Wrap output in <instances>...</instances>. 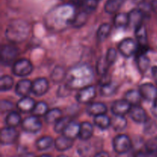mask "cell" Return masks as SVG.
<instances>
[{
    "mask_svg": "<svg viewBox=\"0 0 157 157\" xmlns=\"http://www.w3.org/2000/svg\"><path fill=\"white\" fill-rule=\"evenodd\" d=\"M76 14L75 6L72 3H66L52 9L46 15L44 21L48 29L61 31L72 25Z\"/></svg>",
    "mask_w": 157,
    "mask_h": 157,
    "instance_id": "cell-1",
    "label": "cell"
},
{
    "mask_svg": "<svg viewBox=\"0 0 157 157\" xmlns=\"http://www.w3.org/2000/svg\"><path fill=\"white\" fill-rule=\"evenodd\" d=\"M67 84L71 90H81L90 86L94 78L93 70L87 64L75 66L67 73Z\"/></svg>",
    "mask_w": 157,
    "mask_h": 157,
    "instance_id": "cell-2",
    "label": "cell"
},
{
    "mask_svg": "<svg viewBox=\"0 0 157 157\" xmlns=\"http://www.w3.org/2000/svg\"><path fill=\"white\" fill-rule=\"evenodd\" d=\"M29 23L22 19H15L8 25L6 29V37L10 42L21 43L25 41L30 34Z\"/></svg>",
    "mask_w": 157,
    "mask_h": 157,
    "instance_id": "cell-3",
    "label": "cell"
},
{
    "mask_svg": "<svg viewBox=\"0 0 157 157\" xmlns=\"http://www.w3.org/2000/svg\"><path fill=\"white\" fill-rule=\"evenodd\" d=\"M131 147V140L127 135H118L113 140V150L119 154H124V153H127L130 150Z\"/></svg>",
    "mask_w": 157,
    "mask_h": 157,
    "instance_id": "cell-4",
    "label": "cell"
},
{
    "mask_svg": "<svg viewBox=\"0 0 157 157\" xmlns=\"http://www.w3.org/2000/svg\"><path fill=\"white\" fill-rule=\"evenodd\" d=\"M33 70L32 64L29 60L19 59L15 61L12 67V72L14 75L18 77H25L30 75Z\"/></svg>",
    "mask_w": 157,
    "mask_h": 157,
    "instance_id": "cell-5",
    "label": "cell"
},
{
    "mask_svg": "<svg viewBox=\"0 0 157 157\" xmlns=\"http://www.w3.org/2000/svg\"><path fill=\"white\" fill-rule=\"evenodd\" d=\"M118 49L124 56L129 58L137 52L138 47L134 40L132 38H125L121 41L118 45Z\"/></svg>",
    "mask_w": 157,
    "mask_h": 157,
    "instance_id": "cell-6",
    "label": "cell"
},
{
    "mask_svg": "<svg viewBox=\"0 0 157 157\" xmlns=\"http://www.w3.org/2000/svg\"><path fill=\"white\" fill-rule=\"evenodd\" d=\"M42 124L37 117L31 116L26 117L21 122V127L23 130L29 133H37L41 129Z\"/></svg>",
    "mask_w": 157,
    "mask_h": 157,
    "instance_id": "cell-7",
    "label": "cell"
},
{
    "mask_svg": "<svg viewBox=\"0 0 157 157\" xmlns=\"http://www.w3.org/2000/svg\"><path fill=\"white\" fill-rule=\"evenodd\" d=\"M18 55L16 48L5 44L1 48V61L3 64H9L15 60Z\"/></svg>",
    "mask_w": 157,
    "mask_h": 157,
    "instance_id": "cell-8",
    "label": "cell"
},
{
    "mask_svg": "<svg viewBox=\"0 0 157 157\" xmlns=\"http://www.w3.org/2000/svg\"><path fill=\"white\" fill-rule=\"evenodd\" d=\"M132 105L128 101L124 100H117L114 101L111 106V111L116 116H124L127 113H130Z\"/></svg>",
    "mask_w": 157,
    "mask_h": 157,
    "instance_id": "cell-9",
    "label": "cell"
},
{
    "mask_svg": "<svg viewBox=\"0 0 157 157\" xmlns=\"http://www.w3.org/2000/svg\"><path fill=\"white\" fill-rule=\"evenodd\" d=\"M18 133L13 127H6L1 130L0 140L2 144H12L17 140Z\"/></svg>",
    "mask_w": 157,
    "mask_h": 157,
    "instance_id": "cell-10",
    "label": "cell"
},
{
    "mask_svg": "<svg viewBox=\"0 0 157 157\" xmlns=\"http://www.w3.org/2000/svg\"><path fill=\"white\" fill-rule=\"evenodd\" d=\"M139 91L142 98L147 101H154L157 98V88L151 83L143 84Z\"/></svg>",
    "mask_w": 157,
    "mask_h": 157,
    "instance_id": "cell-11",
    "label": "cell"
},
{
    "mask_svg": "<svg viewBox=\"0 0 157 157\" xmlns=\"http://www.w3.org/2000/svg\"><path fill=\"white\" fill-rule=\"evenodd\" d=\"M96 90L94 86L90 85L79 90L77 94V101L81 104H88L94 98Z\"/></svg>",
    "mask_w": 157,
    "mask_h": 157,
    "instance_id": "cell-12",
    "label": "cell"
},
{
    "mask_svg": "<svg viewBox=\"0 0 157 157\" xmlns=\"http://www.w3.org/2000/svg\"><path fill=\"white\" fill-rule=\"evenodd\" d=\"M49 88L48 81L45 78H38L32 83V92L36 96H42Z\"/></svg>",
    "mask_w": 157,
    "mask_h": 157,
    "instance_id": "cell-13",
    "label": "cell"
},
{
    "mask_svg": "<svg viewBox=\"0 0 157 157\" xmlns=\"http://www.w3.org/2000/svg\"><path fill=\"white\" fill-rule=\"evenodd\" d=\"M144 12L141 9H134L128 13L129 25L134 29H137L143 24L144 19Z\"/></svg>",
    "mask_w": 157,
    "mask_h": 157,
    "instance_id": "cell-14",
    "label": "cell"
},
{
    "mask_svg": "<svg viewBox=\"0 0 157 157\" xmlns=\"http://www.w3.org/2000/svg\"><path fill=\"white\" fill-rule=\"evenodd\" d=\"M130 116L134 122L141 124L147 121V115L145 110L139 105L132 106L130 110Z\"/></svg>",
    "mask_w": 157,
    "mask_h": 157,
    "instance_id": "cell-15",
    "label": "cell"
},
{
    "mask_svg": "<svg viewBox=\"0 0 157 157\" xmlns=\"http://www.w3.org/2000/svg\"><path fill=\"white\" fill-rule=\"evenodd\" d=\"M35 105H36V104H35V101L29 97H24L21 99H20V101L17 104L18 110L23 113L32 112Z\"/></svg>",
    "mask_w": 157,
    "mask_h": 157,
    "instance_id": "cell-16",
    "label": "cell"
},
{
    "mask_svg": "<svg viewBox=\"0 0 157 157\" xmlns=\"http://www.w3.org/2000/svg\"><path fill=\"white\" fill-rule=\"evenodd\" d=\"M32 83L29 80H21L17 84L15 87V93L22 98L27 97V95L32 91Z\"/></svg>",
    "mask_w": 157,
    "mask_h": 157,
    "instance_id": "cell-17",
    "label": "cell"
},
{
    "mask_svg": "<svg viewBox=\"0 0 157 157\" xmlns=\"http://www.w3.org/2000/svg\"><path fill=\"white\" fill-rule=\"evenodd\" d=\"M74 145V140L69 139L64 135L57 138L55 141V149L58 151H65L71 148Z\"/></svg>",
    "mask_w": 157,
    "mask_h": 157,
    "instance_id": "cell-18",
    "label": "cell"
},
{
    "mask_svg": "<svg viewBox=\"0 0 157 157\" xmlns=\"http://www.w3.org/2000/svg\"><path fill=\"white\" fill-rule=\"evenodd\" d=\"M80 133V124L76 122L71 121L68 125L66 127L63 131V135L69 139L75 140V138L79 136Z\"/></svg>",
    "mask_w": 157,
    "mask_h": 157,
    "instance_id": "cell-19",
    "label": "cell"
},
{
    "mask_svg": "<svg viewBox=\"0 0 157 157\" xmlns=\"http://www.w3.org/2000/svg\"><path fill=\"white\" fill-rule=\"evenodd\" d=\"M93 126L88 122H83L80 124V133L78 137L82 141H87L93 135Z\"/></svg>",
    "mask_w": 157,
    "mask_h": 157,
    "instance_id": "cell-20",
    "label": "cell"
},
{
    "mask_svg": "<svg viewBox=\"0 0 157 157\" xmlns=\"http://www.w3.org/2000/svg\"><path fill=\"white\" fill-rule=\"evenodd\" d=\"M87 112L89 115L94 117L105 114L107 112V107L102 103H93L88 106Z\"/></svg>",
    "mask_w": 157,
    "mask_h": 157,
    "instance_id": "cell-21",
    "label": "cell"
},
{
    "mask_svg": "<svg viewBox=\"0 0 157 157\" xmlns=\"http://www.w3.org/2000/svg\"><path fill=\"white\" fill-rule=\"evenodd\" d=\"M135 35L140 47L147 48V33L146 27L144 24L135 29Z\"/></svg>",
    "mask_w": 157,
    "mask_h": 157,
    "instance_id": "cell-22",
    "label": "cell"
},
{
    "mask_svg": "<svg viewBox=\"0 0 157 157\" xmlns=\"http://www.w3.org/2000/svg\"><path fill=\"white\" fill-rule=\"evenodd\" d=\"M110 126L117 131H121L127 127V120L124 116H114L110 119Z\"/></svg>",
    "mask_w": 157,
    "mask_h": 157,
    "instance_id": "cell-23",
    "label": "cell"
},
{
    "mask_svg": "<svg viewBox=\"0 0 157 157\" xmlns=\"http://www.w3.org/2000/svg\"><path fill=\"white\" fill-rule=\"evenodd\" d=\"M141 98H142V96L140 91L134 90H129L125 95V100L128 101L132 106L138 105L140 103Z\"/></svg>",
    "mask_w": 157,
    "mask_h": 157,
    "instance_id": "cell-24",
    "label": "cell"
},
{
    "mask_svg": "<svg viewBox=\"0 0 157 157\" xmlns=\"http://www.w3.org/2000/svg\"><path fill=\"white\" fill-rule=\"evenodd\" d=\"M61 116H62V113H61V110L56 108L48 110V112L44 116V118H45V121L48 124H53V123H56L61 118H62Z\"/></svg>",
    "mask_w": 157,
    "mask_h": 157,
    "instance_id": "cell-25",
    "label": "cell"
},
{
    "mask_svg": "<svg viewBox=\"0 0 157 157\" xmlns=\"http://www.w3.org/2000/svg\"><path fill=\"white\" fill-rule=\"evenodd\" d=\"M94 121L95 125L101 130L107 129L110 126V119L105 114L94 117Z\"/></svg>",
    "mask_w": 157,
    "mask_h": 157,
    "instance_id": "cell-26",
    "label": "cell"
},
{
    "mask_svg": "<svg viewBox=\"0 0 157 157\" xmlns=\"http://www.w3.org/2000/svg\"><path fill=\"white\" fill-rule=\"evenodd\" d=\"M21 122V117L17 112H11L6 118V124L7 127H16Z\"/></svg>",
    "mask_w": 157,
    "mask_h": 157,
    "instance_id": "cell-27",
    "label": "cell"
},
{
    "mask_svg": "<svg viewBox=\"0 0 157 157\" xmlns=\"http://www.w3.org/2000/svg\"><path fill=\"white\" fill-rule=\"evenodd\" d=\"M92 152L91 145L86 141H83L78 147V153L81 157H91Z\"/></svg>",
    "mask_w": 157,
    "mask_h": 157,
    "instance_id": "cell-28",
    "label": "cell"
},
{
    "mask_svg": "<svg viewBox=\"0 0 157 157\" xmlns=\"http://www.w3.org/2000/svg\"><path fill=\"white\" fill-rule=\"evenodd\" d=\"M110 29H111V27L108 23H104L100 26L98 30V34H97L98 39L100 42H102L107 39L108 35H110Z\"/></svg>",
    "mask_w": 157,
    "mask_h": 157,
    "instance_id": "cell-29",
    "label": "cell"
},
{
    "mask_svg": "<svg viewBox=\"0 0 157 157\" xmlns=\"http://www.w3.org/2000/svg\"><path fill=\"white\" fill-rule=\"evenodd\" d=\"M136 62H137V65L140 71L142 73H144V72L147 71V69L150 67V59H149L148 57H147L145 54L138 55L137 58H136Z\"/></svg>",
    "mask_w": 157,
    "mask_h": 157,
    "instance_id": "cell-30",
    "label": "cell"
},
{
    "mask_svg": "<svg viewBox=\"0 0 157 157\" xmlns=\"http://www.w3.org/2000/svg\"><path fill=\"white\" fill-rule=\"evenodd\" d=\"M53 144V139L50 136H43L37 140L36 147L38 150L42 151V150H46L52 147Z\"/></svg>",
    "mask_w": 157,
    "mask_h": 157,
    "instance_id": "cell-31",
    "label": "cell"
},
{
    "mask_svg": "<svg viewBox=\"0 0 157 157\" xmlns=\"http://www.w3.org/2000/svg\"><path fill=\"white\" fill-rule=\"evenodd\" d=\"M114 25L117 28H124L129 25L128 14L118 13L115 15L113 19Z\"/></svg>",
    "mask_w": 157,
    "mask_h": 157,
    "instance_id": "cell-32",
    "label": "cell"
},
{
    "mask_svg": "<svg viewBox=\"0 0 157 157\" xmlns=\"http://www.w3.org/2000/svg\"><path fill=\"white\" fill-rule=\"evenodd\" d=\"M67 76V73L65 72L64 69L61 67H56L52 71L51 78L52 80L55 83H59L64 80V78Z\"/></svg>",
    "mask_w": 157,
    "mask_h": 157,
    "instance_id": "cell-33",
    "label": "cell"
},
{
    "mask_svg": "<svg viewBox=\"0 0 157 157\" xmlns=\"http://www.w3.org/2000/svg\"><path fill=\"white\" fill-rule=\"evenodd\" d=\"M122 5V3L117 1V0H107L105 6H104V10L107 13H115L119 10Z\"/></svg>",
    "mask_w": 157,
    "mask_h": 157,
    "instance_id": "cell-34",
    "label": "cell"
},
{
    "mask_svg": "<svg viewBox=\"0 0 157 157\" xmlns=\"http://www.w3.org/2000/svg\"><path fill=\"white\" fill-rule=\"evenodd\" d=\"M48 112V107L46 103L40 101V102L37 103L35 108L32 110V114L35 117L45 116Z\"/></svg>",
    "mask_w": 157,
    "mask_h": 157,
    "instance_id": "cell-35",
    "label": "cell"
},
{
    "mask_svg": "<svg viewBox=\"0 0 157 157\" xmlns=\"http://www.w3.org/2000/svg\"><path fill=\"white\" fill-rule=\"evenodd\" d=\"M87 15H88V14L86 13L84 11H81L79 13H77L75 17V19H74L73 23H72V25L75 26V28H81L87 21Z\"/></svg>",
    "mask_w": 157,
    "mask_h": 157,
    "instance_id": "cell-36",
    "label": "cell"
},
{
    "mask_svg": "<svg viewBox=\"0 0 157 157\" xmlns=\"http://www.w3.org/2000/svg\"><path fill=\"white\" fill-rule=\"evenodd\" d=\"M98 4V0H84L81 7L82 8V11H84L89 15L97 9Z\"/></svg>",
    "mask_w": 157,
    "mask_h": 157,
    "instance_id": "cell-37",
    "label": "cell"
},
{
    "mask_svg": "<svg viewBox=\"0 0 157 157\" xmlns=\"http://www.w3.org/2000/svg\"><path fill=\"white\" fill-rule=\"evenodd\" d=\"M13 86V79L9 75H4L0 78V90L1 91H7Z\"/></svg>",
    "mask_w": 157,
    "mask_h": 157,
    "instance_id": "cell-38",
    "label": "cell"
},
{
    "mask_svg": "<svg viewBox=\"0 0 157 157\" xmlns=\"http://www.w3.org/2000/svg\"><path fill=\"white\" fill-rule=\"evenodd\" d=\"M117 90V85L112 82H108L107 84H102L101 88V94L103 96L108 97L113 94Z\"/></svg>",
    "mask_w": 157,
    "mask_h": 157,
    "instance_id": "cell-39",
    "label": "cell"
},
{
    "mask_svg": "<svg viewBox=\"0 0 157 157\" xmlns=\"http://www.w3.org/2000/svg\"><path fill=\"white\" fill-rule=\"evenodd\" d=\"M110 64L107 63V60L104 57L100 58L97 63V72L100 75H105L107 74V70H108Z\"/></svg>",
    "mask_w": 157,
    "mask_h": 157,
    "instance_id": "cell-40",
    "label": "cell"
},
{
    "mask_svg": "<svg viewBox=\"0 0 157 157\" xmlns=\"http://www.w3.org/2000/svg\"><path fill=\"white\" fill-rule=\"evenodd\" d=\"M146 150L148 154L157 153V137H153L149 140L145 145Z\"/></svg>",
    "mask_w": 157,
    "mask_h": 157,
    "instance_id": "cell-41",
    "label": "cell"
},
{
    "mask_svg": "<svg viewBox=\"0 0 157 157\" xmlns=\"http://www.w3.org/2000/svg\"><path fill=\"white\" fill-rule=\"evenodd\" d=\"M70 120L67 117H62L59 120V121H57L55 123V131L56 133H63V131L64 130V129L66 128L68 124L70 123Z\"/></svg>",
    "mask_w": 157,
    "mask_h": 157,
    "instance_id": "cell-42",
    "label": "cell"
},
{
    "mask_svg": "<svg viewBox=\"0 0 157 157\" xmlns=\"http://www.w3.org/2000/svg\"><path fill=\"white\" fill-rule=\"evenodd\" d=\"M117 51L114 48H110L107 51V54H106L105 58L107 60V63H108L110 65L113 64L115 62L117 59Z\"/></svg>",
    "mask_w": 157,
    "mask_h": 157,
    "instance_id": "cell-43",
    "label": "cell"
},
{
    "mask_svg": "<svg viewBox=\"0 0 157 157\" xmlns=\"http://www.w3.org/2000/svg\"><path fill=\"white\" fill-rule=\"evenodd\" d=\"M13 107L12 102L9 101H6V100H2L0 102V110H1L2 113H4V112L9 111L11 110Z\"/></svg>",
    "mask_w": 157,
    "mask_h": 157,
    "instance_id": "cell-44",
    "label": "cell"
},
{
    "mask_svg": "<svg viewBox=\"0 0 157 157\" xmlns=\"http://www.w3.org/2000/svg\"><path fill=\"white\" fill-rule=\"evenodd\" d=\"M71 89L67 87V85L64 86V87H61L58 90V95L60 97H64V96H67L70 94L71 92Z\"/></svg>",
    "mask_w": 157,
    "mask_h": 157,
    "instance_id": "cell-45",
    "label": "cell"
},
{
    "mask_svg": "<svg viewBox=\"0 0 157 157\" xmlns=\"http://www.w3.org/2000/svg\"><path fill=\"white\" fill-rule=\"evenodd\" d=\"M152 113H153V116L157 118V98L153 101V106H152V109H151Z\"/></svg>",
    "mask_w": 157,
    "mask_h": 157,
    "instance_id": "cell-46",
    "label": "cell"
},
{
    "mask_svg": "<svg viewBox=\"0 0 157 157\" xmlns=\"http://www.w3.org/2000/svg\"><path fill=\"white\" fill-rule=\"evenodd\" d=\"M94 157H110V155L107 153V152H100V153H97Z\"/></svg>",
    "mask_w": 157,
    "mask_h": 157,
    "instance_id": "cell-47",
    "label": "cell"
},
{
    "mask_svg": "<svg viewBox=\"0 0 157 157\" xmlns=\"http://www.w3.org/2000/svg\"><path fill=\"white\" fill-rule=\"evenodd\" d=\"M134 157H148V155H147L146 153H144V152L140 151L136 153V155H135Z\"/></svg>",
    "mask_w": 157,
    "mask_h": 157,
    "instance_id": "cell-48",
    "label": "cell"
},
{
    "mask_svg": "<svg viewBox=\"0 0 157 157\" xmlns=\"http://www.w3.org/2000/svg\"><path fill=\"white\" fill-rule=\"evenodd\" d=\"M84 0H72V4L74 6H81L82 5V3L84 2Z\"/></svg>",
    "mask_w": 157,
    "mask_h": 157,
    "instance_id": "cell-49",
    "label": "cell"
},
{
    "mask_svg": "<svg viewBox=\"0 0 157 157\" xmlns=\"http://www.w3.org/2000/svg\"><path fill=\"white\" fill-rule=\"evenodd\" d=\"M152 74H153V76L154 77L157 82V67H153L152 68Z\"/></svg>",
    "mask_w": 157,
    "mask_h": 157,
    "instance_id": "cell-50",
    "label": "cell"
},
{
    "mask_svg": "<svg viewBox=\"0 0 157 157\" xmlns=\"http://www.w3.org/2000/svg\"><path fill=\"white\" fill-rule=\"evenodd\" d=\"M149 5L150 6H157V0H149Z\"/></svg>",
    "mask_w": 157,
    "mask_h": 157,
    "instance_id": "cell-51",
    "label": "cell"
},
{
    "mask_svg": "<svg viewBox=\"0 0 157 157\" xmlns=\"http://www.w3.org/2000/svg\"><path fill=\"white\" fill-rule=\"evenodd\" d=\"M21 157H36V156H35V155L34 154V153H25V154H23Z\"/></svg>",
    "mask_w": 157,
    "mask_h": 157,
    "instance_id": "cell-52",
    "label": "cell"
},
{
    "mask_svg": "<svg viewBox=\"0 0 157 157\" xmlns=\"http://www.w3.org/2000/svg\"><path fill=\"white\" fill-rule=\"evenodd\" d=\"M132 2L135 3V4H139V3H142L144 0H131Z\"/></svg>",
    "mask_w": 157,
    "mask_h": 157,
    "instance_id": "cell-53",
    "label": "cell"
},
{
    "mask_svg": "<svg viewBox=\"0 0 157 157\" xmlns=\"http://www.w3.org/2000/svg\"><path fill=\"white\" fill-rule=\"evenodd\" d=\"M39 157H53V156H51V155L44 154V155H41V156H40Z\"/></svg>",
    "mask_w": 157,
    "mask_h": 157,
    "instance_id": "cell-54",
    "label": "cell"
},
{
    "mask_svg": "<svg viewBox=\"0 0 157 157\" xmlns=\"http://www.w3.org/2000/svg\"><path fill=\"white\" fill-rule=\"evenodd\" d=\"M117 1H118V2H121L123 4V3L124 2V1H125V0H117Z\"/></svg>",
    "mask_w": 157,
    "mask_h": 157,
    "instance_id": "cell-55",
    "label": "cell"
},
{
    "mask_svg": "<svg viewBox=\"0 0 157 157\" xmlns=\"http://www.w3.org/2000/svg\"><path fill=\"white\" fill-rule=\"evenodd\" d=\"M58 157H69V156H65V155H60V156H58Z\"/></svg>",
    "mask_w": 157,
    "mask_h": 157,
    "instance_id": "cell-56",
    "label": "cell"
},
{
    "mask_svg": "<svg viewBox=\"0 0 157 157\" xmlns=\"http://www.w3.org/2000/svg\"><path fill=\"white\" fill-rule=\"evenodd\" d=\"M156 83H157V82H156Z\"/></svg>",
    "mask_w": 157,
    "mask_h": 157,
    "instance_id": "cell-57",
    "label": "cell"
}]
</instances>
